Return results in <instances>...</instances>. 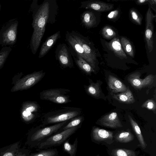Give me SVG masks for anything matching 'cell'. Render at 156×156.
Instances as JSON below:
<instances>
[{
  "instance_id": "e0dca14e",
  "label": "cell",
  "mask_w": 156,
  "mask_h": 156,
  "mask_svg": "<svg viewBox=\"0 0 156 156\" xmlns=\"http://www.w3.org/2000/svg\"><path fill=\"white\" fill-rule=\"evenodd\" d=\"M72 56L76 64L83 72L89 74L94 72V70L92 67L76 53L72 48L69 47Z\"/></svg>"
},
{
  "instance_id": "ba28073f",
  "label": "cell",
  "mask_w": 156,
  "mask_h": 156,
  "mask_svg": "<svg viewBox=\"0 0 156 156\" xmlns=\"http://www.w3.org/2000/svg\"><path fill=\"white\" fill-rule=\"evenodd\" d=\"M55 53L56 59L62 68H72L74 66L70 50L66 44H59L56 48Z\"/></svg>"
},
{
  "instance_id": "8d00e7d4",
  "label": "cell",
  "mask_w": 156,
  "mask_h": 156,
  "mask_svg": "<svg viewBox=\"0 0 156 156\" xmlns=\"http://www.w3.org/2000/svg\"><path fill=\"white\" fill-rule=\"evenodd\" d=\"M149 0H139L136 1V3L138 4H141L144 3L149 2Z\"/></svg>"
},
{
  "instance_id": "4fadbf2b",
  "label": "cell",
  "mask_w": 156,
  "mask_h": 156,
  "mask_svg": "<svg viewBox=\"0 0 156 156\" xmlns=\"http://www.w3.org/2000/svg\"><path fill=\"white\" fill-rule=\"evenodd\" d=\"M140 73H133L128 77L127 80L131 85L136 89H141L151 84L153 82L154 76L152 74L147 76L144 79L140 78Z\"/></svg>"
},
{
  "instance_id": "cb8c5ba5",
  "label": "cell",
  "mask_w": 156,
  "mask_h": 156,
  "mask_svg": "<svg viewBox=\"0 0 156 156\" xmlns=\"http://www.w3.org/2000/svg\"><path fill=\"white\" fill-rule=\"evenodd\" d=\"M115 140L121 143H127L133 141L134 138L130 131H124L117 133L114 136Z\"/></svg>"
},
{
  "instance_id": "d6986e66",
  "label": "cell",
  "mask_w": 156,
  "mask_h": 156,
  "mask_svg": "<svg viewBox=\"0 0 156 156\" xmlns=\"http://www.w3.org/2000/svg\"><path fill=\"white\" fill-rule=\"evenodd\" d=\"M108 47L115 55L121 59H126L127 57L123 50L119 39L115 37L108 43Z\"/></svg>"
},
{
  "instance_id": "4dcf8cb0",
  "label": "cell",
  "mask_w": 156,
  "mask_h": 156,
  "mask_svg": "<svg viewBox=\"0 0 156 156\" xmlns=\"http://www.w3.org/2000/svg\"><path fill=\"white\" fill-rule=\"evenodd\" d=\"M30 156H58V152L56 149H48L40 151Z\"/></svg>"
},
{
  "instance_id": "f1b7e54d",
  "label": "cell",
  "mask_w": 156,
  "mask_h": 156,
  "mask_svg": "<svg viewBox=\"0 0 156 156\" xmlns=\"http://www.w3.org/2000/svg\"><path fill=\"white\" fill-rule=\"evenodd\" d=\"M12 48L10 46L3 47L0 51V69L2 68Z\"/></svg>"
},
{
  "instance_id": "5bb4252c",
  "label": "cell",
  "mask_w": 156,
  "mask_h": 156,
  "mask_svg": "<svg viewBox=\"0 0 156 156\" xmlns=\"http://www.w3.org/2000/svg\"><path fill=\"white\" fill-rule=\"evenodd\" d=\"M98 124L102 126L112 128L123 126L118 114L115 112H111L103 116L98 120Z\"/></svg>"
},
{
  "instance_id": "9a60e30c",
  "label": "cell",
  "mask_w": 156,
  "mask_h": 156,
  "mask_svg": "<svg viewBox=\"0 0 156 156\" xmlns=\"http://www.w3.org/2000/svg\"><path fill=\"white\" fill-rule=\"evenodd\" d=\"M113 4L99 1L84 2H81V7L91 9L99 12L109 11L113 8Z\"/></svg>"
},
{
  "instance_id": "2e32d148",
  "label": "cell",
  "mask_w": 156,
  "mask_h": 156,
  "mask_svg": "<svg viewBox=\"0 0 156 156\" xmlns=\"http://www.w3.org/2000/svg\"><path fill=\"white\" fill-rule=\"evenodd\" d=\"M60 36V32L59 31L47 38L41 46L38 56L39 58L44 57L48 52Z\"/></svg>"
},
{
  "instance_id": "f35d334b",
  "label": "cell",
  "mask_w": 156,
  "mask_h": 156,
  "mask_svg": "<svg viewBox=\"0 0 156 156\" xmlns=\"http://www.w3.org/2000/svg\"><path fill=\"white\" fill-rule=\"evenodd\" d=\"M0 8H1V5H0Z\"/></svg>"
},
{
  "instance_id": "30bf717a",
  "label": "cell",
  "mask_w": 156,
  "mask_h": 156,
  "mask_svg": "<svg viewBox=\"0 0 156 156\" xmlns=\"http://www.w3.org/2000/svg\"><path fill=\"white\" fill-rule=\"evenodd\" d=\"M91 137L92 142L98 144H111L113 142L114 136L112 132L95 126L92 127Z\"/></svg>"
},
{
  "instance_id": "8992f818",
  "label": "cell",
  "mask_w": 156,
  "mask_h": 156,
  "mask_svg": "<svg viewBox=\"0 0 156 156\" xmlns=\"http://www.w3.org/2000/svg\"><path fill=\"white\" fill-rule=\"evenodd\" d=\"M80 125L69 128L53 135L40 144L39 149H47L59 146L64 143L79 128Z\"/></svg>"
},
{
  "instance_id": "d4e9b609",
  "label": "cell",
  "mask_w": 156,
  "mask_h": 156,
  "mask_svg": "<svg viewBox=\"0 0 156 156\" xmlns=\"http://www.w3.org/2000/svg\"><path fill=\"white\" fill-rule=\"evenodd\" d=\"M69 139L66 140L63 144V148L64 151L67 152L69 156H75L77 150L78 141L77 138L75 139L73 144L69 143Z\"/></svg>"
},
{
  "instance_id": "f546056e",
  "label": "cell",
  "mask_w": 156,
  "mask_h": 156,
  "mask_svg": "<svg viewBox=\"0 0 156 156\" xmlns=\"http://www.w3.org/2000/svg\"><path fill=\"white\" fill-rule=\"evenodd\" d=\"M84 117L83 116H78L73 118L71 121L61 129L59 132L79 125L81 123Z\"/></svg>"
},
{
  "instance_id": "83f0119b",
  "label": "cell",
  "mask_w": 156,
  "mask_h": 156,
  "mask_svg": "<svg viewBox=\"0 0 156 156\" xmlns=\"http://www.w3.org/2000/svg\"><path fill=\"white\" fill-rule=\"evenodd\" d=\"M121 44L126 53L131 57H134L133 48L129 41L125 37H122L121 39Z\"/></svg>"
},
{
  "instance_id": "ac0fdd59",
  "label": "cell",
  "mask_w": 156,
  "mask_h": 156,
  "mask_svg": "<svg viewBox=\"0 0 156 156\" xmlns=\"http://www.w3.org/2000/svg\"><path fill=\"white\" fill-rule=\"evenodd\" d=\"M108 84L110 90L115 93L124 92L127 89L125 85L121 81L111 75L108 76Z\"/></svg>"
},
{
  "instance_id": "7a4b0ae2",
  "label": "cell",
  "mask_w": 156,
  "mask_h": 156,
  "mask_svg": "<svg viewBox=\"0 0 156 156\" xmlns=\"http://www.w3.org/2000/svg\"><path fill=\"white\" fill-rule=\"evenodd\" d=\"M81 112L80 108L70 107H63V109L51 111L43 116L42 124L40 126L44 127L49 124L67 121L79 116Z\"/></svg>"
},
{
  "instance_id": "44dd1931",
  "label": "cell",
  "mask_w": 156,
  "mask_h": 156,
  "mask_svg": "<svg viewBox=\"0 0 156 156\" xmlns=\"http://www.w3.org/2000/svg\"><path fill=\"white\" fill-rule=\"evenodd\" d=\"M82 24L87 28L93 27L96 23V18L94 13L89 11L84 12L81 15Z\"/></svg>"
},
{
  "instance_id": "e575fe53",
  "label": "cell",
  "mask_w": 156,
  "mask_h": 156,
  "mask_svg": "<svg viewBox=\"0 0 156 156\" xmlns=\"http://www.w3.org/2000/svg\"><path fill=\"white\" fill-rule=\"evenodd\" d=\"M118 10H116L111 12L108 15L107 17L109 19L116 18L119 14Z\"/></svg>"
},
{
  "instance_id": "7402d4cb",
  "label": "cell",
  "mask_w": 156,
  "mask_h": 156,
  "mask_svg": "<svg viewBox=\"0 0 156 156\" xmlns=\"http://www.w3.org/2000/svg\"><path fill=\"white\" fill-rule=\"evenodd\" d=\"M20 142H16L0 149V156H15L20 151Z\"/></svg>"
},
{
  "instance_id": "1f68e13d",
  "label": "cell",
  "mask_w": 156,
  "mask_h": 156,
  "mask_svg": "<svg viewBox=\"0 0 156 156\" xmlns=\"http://www.w3.org/2000/svg\"><path fill=\"white\" fill-rule=\"evenodd\" d=\"M102 34L103 36L107 39H111L116 36L115 31L110 27L106 26L102 29Z\"/></svg>"
},
{
  "instance_id": "6da1fadb",
  "label": "cell",
  "mask_w": 156,
  "mask_h": 156,
  "mask_svg": "<svg viewBox=\"0 0 156 156\" xmlns=\"http://www.w3.org/2000/svg\"><path fill=\"white\" fill-rule=\"evenodd\" d=\"M58 5L55 0H44L38 5L37 0H34L30 5L32 12V25L33 33L30 46L33 54L36 53L48 24L55 23L57 14Z\"/></svg>"
},
{
  "instance_id": "8fae6325",
  "label": "cell",
  "mask_w": 156,
  "mask_h": 156,
  "mask_svg": "<svg viewBox=\"0 0 156 156\" xmlns=\"http://www.w3.org/2000/svg\"><path fill=\"white\" fill-rule=\"evenodd\" d=\"M40 108L39 105L35 101H27L23 102L20 110L22 119L26 122H30L35 119L36 113Z\"/></svg>"
},
{
  "instance_id": "603a6c76",
  "label": "cell",
  "mask_w": 156,
  "mask_h": 156,
  "mask_svg": "<svg viewBox=\"0 0 156 156\" xmlns=\"http://www.w3.org/2000/svg\"><path fill=\"white\" fill-rule=\"evenodd\" d=\"M128 117L130 124L135 133L141 146L143 149H145L147 146V144L145 142L139 125L130 115H129Z\"/></svg>"
},
{
  "instance_id": "4316f807",
  "label": "cell",
  "mask_w": 156,
  "mask_h": 156,
  "mask_svg": "<svg viewBox=\"0 0 156 156\" xmlns=\"http://www.w3.org/2000/svg\"><path fill=\"white\" fill-rule=\"evenodd\" d=\"M111 154L112 156H137L133 151L124 148H116L113 149Z\"/></svg>"
},
{
  "instance_id": "836d02e7",
  "label": "cell",
  "mask_w": 156,
  "mask_h": 156,
  "mask_svg": "<svg viewBox=\"0 0 156 156\" xmlns=\"http://www.w3.org/2000/svg\"><path fill=\"white\" fill-rule=\"evenodd\" d=\"M130 14L133 21L136 23L140 25L141 23L142 18L141 16L136 10L131 9L130 11Z\"/></svg>"
},
{
  "instance_id": "d590c367",
  "label": "cell",
  "mask_w": 156,
  "mask_h": 156,
  "mask_svg": "<svg viewBox=\"0 0 156 156\" xmlns=\"http://www.w3.org/2000/svg\"><path fill=\"white\" fill-rule=\"evenodd\" d=\"M29 154L28 151H20L15 156H27Z\"/></svg>"
},
{
  "instance_id": "52a82bcc",
  "label": "cell",
  "mask_w": 156,
  "mask_h": 156,
  "mask_svg": "<svg viewBox=\"0 0 156 156\" xmlns=\"http://www.w3.org/2000/svg\"><path fill=\"white\" fill-rule=\"evenodd\" d=\"M45 75L43 70L34 72L18 80L11 90L13 92L28 89L36 84Z\"/></svg>"
},
{
  "instance_id": "ffe728a7",
  "label": "cell",
  "mask_w": 156,
  "mask_h": 156,
  "mask_svg": "<svg viewBox=\"0 0 156 156\" xmlns=\"http://www.w3.org/2000/svg\"><path fill=\"white\" fill-rule=\"evenodd\" d=\"M113 97L119 102L126 104H132L135 101L132 93L129 87H127L125 91L114 94Z\"/></svg>"
},
{
  "instance_id": "7c38bea8",
  "label": "cell",
  "mask_w": 156,
  "mask_h": 156,
  "mask_svg": "<svg viewBox=\"0 0 156 156\" xmlns=\"http://www.w3.org/2000/svg\"><path fill=\"white\" fill-rule=\"evenodd\" d=\"M155 17L150 8L147 12L146 16V28L145 37L147 47L149 52H151L154 48L153 33L154 25L153 20Z\"/></svg>"
},
{
  "instance_id": "277c9868",
  "label": "cell",
  "mask_w": 156,
  "mask_h": 156,
  "mask_svg": "<svg viewBox=\"0 0 156 156\" xmlns=\"http://www.w3.org/2000/svg\"><path fill=\"white\" fill-rule=\"evenodd\" d=\"M19 22L17 19L9 20L0 30V45H12L16 42Z\"/></svg>"
},
{
  "instance_id": "3957f363",
  "label": "cell",
  "mask_w": 156,
  "mask_h": 156,
  "mask_svg": "<svg viewBox=\"0 0 156 156\" xmlns=\"http://www.w3.org/2000/svg\"><path fill=\"white\" fill-rule=\"evenodd\" d=\"M67 121L56 123L46 127L40 125L33 129L30 132L28 138V141L33 147L37 146L47 138L59 133Z\"/></svg>"
},
{
  "instance_id": "5b68a950",
  "label": "cell",
  "mask_w": 156,
  "mask_h": 156,
  "mask_svg": "<svg viewBox=\"0 0 156 156\" xmlns=\"http://www.w3.org/2000/svg\"><path fill=\"white\" fill-rule=\"evenodd\" d=\"M70 92L68 89H51L44 90L40 94L41 100L49 101L57 104H66L72 101L70 96L66 95Z\"/></svg>"
},
{
  "instance_id": "9c48e42d",
  "label": "cell",
  "mask_w": 156,
  "mask_h": 156,
  "mask_svg": "<svg viewBox=\"0 0 156 156\" xmlns=\"http://www.w3.org/2000/svg\"><path fill=\"white\" fill-rule=\"evenodd\" d=\"M70 32L73 37L81 44L88 59V63L93 69L95 68L96 55L89 42L84 36L77 32L72 31Z\"/></svg>"
},
{
  "instance_id": "d6a6232c",
  "label": "cell",
  "mask_w": 156,
  "mask_h": 156,
  "mask_svg": "<svg viewBox=\"0 0 156 156\" xmlns=\"http://www.w3.org/2000/svg\"><path fill=\"white\" fill-rule=\"evenodd\" d=\"M141 107L149 110L155 111L156 108V104L153 99H149L143 103Z\"/></svg>"
},
{
  "instance_id": "74e56055",
  "label": "cell",
  "mask_w": 156,
  "mask_h": 156,
  "mask_svg": "<svg viewBox=\"0 0 156 156\" xmlns=\"http://www.w3.org/2000/svg\"><path fill=\"white\" fill-rule=\"evenodd\" d=\"M96 156H99V154H98Z\"/></svg>"
},
{
  "instance_id": "484cf974",
  "label": "cell",
  "mask_w": 156,
  "mask_h": 156,
  "mask_svg": "<svg viewBox=\"0 0 156 156\" xmlns=\"http://www.w3.org/2000/svg\"><path fill=\"white\" fill-rule=\"evenodd\" d=\"M85 89L87 93L92 96L97 97L100 95V85L98 83L91 82Z\"/></svg>"
}]
</instances>
